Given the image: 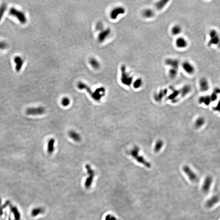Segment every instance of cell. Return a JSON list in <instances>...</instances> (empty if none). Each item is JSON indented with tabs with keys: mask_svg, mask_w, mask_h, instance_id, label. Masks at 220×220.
Masks as SVG:
<instances>
[{
	"mask_svg": "<svg viewBox=\"0 0 220 220\" xmlns=\"http://www.w3.org/2000/svg\"><path fill=\"white\" fill-rule=\"evenodd\" d=\"M207 46L209 47H214L220 48V35L216 29H211L209 31Z\"/></svg>",
	"mask_w": 220,
	"mask_h": 220,
	"instance_id": "1",
	"label": "cell"
},
{
	"mask_svg": "<svg viewBox=\"0 0 220 220\" xmlns=\"http://www.w3.org/2000/svg\"><path fill=\"white\" fill-rule=\"evenodd\" d=\"M139 151L140 149L138 146H134L130 151V155L138 163L143 165L147 168H150L151 166V163L146 161L143 156L139 155Z\"/></svg>",
	"mask_w": 220,
	"mask_h": 220,
	"instance_id": "2",
	"label": "cell"
},
{
	"mask_svg": "<svg viewBox=\"0 0 220 220\" xmlns=\"http://www.w3.org/2000/svg\"><path fill=\"white\" fill-rule=\"evenodd\" d=\"M120 70L121 82L125 86H130L134 81L133 76H132L127 71L126 67L125 65H123L121 66Z\"/></svg>",
	"mask_w": 220,
	"mask_h": 220,
	"instance_id": "3",
	"label": "cell"
},
{
	"mask_svg": "<svg viewBox=\"0 0 220 220\" xmlns=\"http://www.w3.org/2000/svg\"><path fill=\"white\" fill-rule=\"evenodd\" d=\"M85 167L87 171L88 176L85 181L84 185L85 187L88 189L90 188L93 183L94 178L95 176V173L89 165H86Z\"/></svg>",
	"mask_w": 220,
	"mask_h": 220,
	"instance_id": "4",
	"label": "cell"
},
{
	"mask_svg": "<svg viewBox=\"0 0 220 220\" xmlns=\"http://www.w3.org/2000/svg\"><path fill=\"white\" fill-rule=\"evenodd\" d=\"M9 14L15 17L22 24H24L27 22V18L23 12H22L15 8H12L9 12Z\"/></svg>",
	"mask_w": 220,
	"mask_h": 220,
	"instance_id": "5",
	"label": "cell"
},
{
	"mask_svg": "<svg viewBox=\"0 0 220 220\" xmlns=\"http://www.w3.org/2000/svg\"><path fill=\"white\" fill-rule=\"evenodd\" d=\"M183 71L189 75H193L196 72V68L193 64L189 61L185 60L181 64Z\"/></svg>",
	"mask_w": 220,
	"mask_h": 220,
	"instance_id": "6",
	"label": "cell"
},
{
	"mask_svg": "<svg viewBox=\"0 0 220 220\" xmlns=\"http://www.w3.org/2000/svg\"><path fill=\"white\" fill-rule=\"evenodd\" d=\"M126 9L122 6H118L113 8L110 12V17L113 20L118 18L119 15H124L126 13Z\"/></svg>",
	"mask_w": 220,
	"mask_h": 220,
	"instance_id": "7",
	"label": "cell"
},
{
	"mask_svg": "<svg viewBox=\"0 0 220 220\" xmlns=\"http://www.w3.org/2000/svg\"><path fill=\"white\" fill-rule=\"evenodd\" d=\"M175 47L179 49H184L188 46V42L186 38L182 36H178L175 40Z\"/></svg>",
	"mask_w": 220,
	"mask_h": 220,
	"instance_id": "8",
	"label": "cell"
},
{
	"mask_svg": "<svg viewBox=\"0 0 220 220\" xmlns=\"http://www.w3.org/2000/svg\"><path fill=\"white\" fill-rule=\"evenodd\" d=\"M183 170L190 181L194 182L197 181L198 180L197 176L189 166H184L183 167Z\"/></svg>",
	"mask_w": 220,
	"mask_h": 220,
	"instance_id": "9",
	"label": "cell"
},
{
	"mask_svg": "<svg viewBox=\"0 0 220 220\" xmlns=\"http://www.w3.org/2000/svg\"><path fill=\"white\" fill-rule=\"evenodd\" d=\"M164 63L166 66H169L170 68L178 69L181 66V64L179 59L169 57L167 58L165 60Z\"/></svg>",
	"mask_w": 220,
	"mask_h": 220,
	"instance_id": "10",
	"label": "cell"
},
{
	"mask_svg": "<svg viewBox=\"0 0 220 220\" xmlns=\"http://www.w3.org/2000/svg\"><path fill=\"white\" fill-rule=\"evenodd\" d=\"M45 112V109L43 107H38L36 108H29L26 110L27 115H38L43 114Z\"/></svg>",
	"mask_w": 220,
	"mask_h": 220,
	"instance_id": "11",
	"label": "cell"
},
{
	"mask_svg": "<svg viewBox=\"0 0 220 220\" xmlns=\"http://www.w3.org/2000/svg\"><path fill=\"white\" fill-rule=\"evenodd\" d=\"M199 86L202 92H206L210 89L209 81L205 77H202L199 80Z\"/></svg>",
	"mask_w": 220,
	"mask_h": 220,
	"instance_id": "12",
	"label": "cell"
},
{
	"mask_svg": "<svg viewBox=\"0 0 220 220\" xmlns=\"http://www.w3.org/2000/svg\"><path fill=\"white\" fill-rule=\"evenodd\" d=\"M212 178L210 176H208L206 177L204 181L202 187V191L204 193H207L210 190L211 185L212 183Z\"/></svg>",
	"mask_w": 220,
	"mask_h": 220,
	"instance_id": "13",
	"label": "cell"
},
{
	"mask_svg": "<svg viewBox=\"0 0 220 220\" xmlns=\"http://www.w3.org/2000/svg\"><path fill=\"white\" fill-rule=\"evenodd\" d=\"M142 16L146 19H151L155 16V12L153 9L150 8H146L142 12Z\"/></svg>",
	"mask_w": 220,
	"mask_h": 220,
	"instance_id": "14",
	"label": "cell"
},
{
	"mask_svg": "<svg viewBox=\"0 0 220 220\" xmlns=\"http://www.w3.org/2000/svg\"><path fill=\"white\" fill-rule=\"evenodd\" d=\"M105 89L104 87H100L96 89L94 92L92 98L96 101H99L101 98L105 95Z\"/></svg>",
	"mask_w": 220,
	"mask_h": 220,
	"instance_id": "15",
	"label": "cell"
},
{
	"mask_svg": "<svg viewBox=\"0 0 220 220\" xmlns=\"http://www.w3.org/2000/svg\"><path fill=\"white\" fill-rule=\"evenodd\" d=\"M168 92V90L166 89H161L159 90V91L155 94L154 96V99L157 102H160L163 98L166 96Z\"/></svg>",
	"mask_w": 220,
	"mask_h": 220,
	"instance_id": "16",
	"label": "cell"
},
{
	"mask_svg": "<svg viewBox=\"0 0 220 220\" xmlns=\"http://www.w3.org/2000/svg\"><path fill=\"white\" fill-rule=\"evenodd\" d=\"M182 32V27L179 24L174 25L170 29V33L174 36H179Z\"/></svg>",
	"mask_w": 220,
	"mask_h": 220,
	"instance_id": "17",
	"label": "cell"
},
{
	"mask_svg": "<svg viewBox=\"0 0 220 220\" xmlns=\"http://www.w3.org/2000/svg\"><path fill=\"white\" fill-rule=\"evenodd\" d=\"M220 197L218 195H214L207 201L205 204L206 206L208 208H211L217 204L220 200Z\"/></svg>",
	"mask_w": 220,
	"mask_h": 220,
	"instance_id": "18",
	"label": "cell"
},
{
	"mask_svg": "<svg viewBox=\"0 0 220 220\" xmlns=\"http://www.w3.org/2000/svg\"><path fill=\"white\" fill-rule=\"evenodd\" d=\"M14 61L16 64V70L17 72H19L21 70L24 64V60L20 56H16L14 59Z\"/></svg>",
	"mask_w": 220,
	"mask_h": 220,
	"instance_id": "19",
	"label": "cell"
},
{
	"mask_svg": "<svg viewBox=\"0 0 220 220\" xmlns=\"http://www.w3.org/2000/svg\"><path fill=\"white\" fill-rule=\"evenodd\" d=\"M111 33V30L110 28H107L100 32L98 37V40L100 42H102Z\"/></svg>",
	"mask_w": 220,
	"mask_h": 220,
	"instance_id": "20",
	"label": "cell"
},
{
	"mask_svg": "<svg viewBox=\"0 0 220 220\" xmlns=\"http://www.w3.org/2000/svg\"><path fill=\"white\" fill-rule=\"evenodd\" d=\"M191 90V86L189 85H185L179 90L181 98H183L188 94Z\"/></svg>",
	"mask_w": 220,
	"mask_h": 220,
	"instance_id": "21",
	"label": "cell"
},
{
	"mask_svg": "<svg viewBox=\"0 0 220 220\" xmlns=\"http://www.w3.org/2000/svg\"><path fill=\"white\" fill-rule=\"evenodd\" d=\"M169 2V0H159L155 3V8L157 10H161L166 7Z\"/></svg>",
	"mask_w": 220,
	"mask_h": 220,
	"instance_id": "22",
	"label": "cell"
},
{
	"mask_svg": "<svg viewBox=\"0 0 220 220\" xmlns=\"http://www.w3.org/2000/svg\"><path fill=\"white\" fill-rule=\"evenodd\" d=\"M180 95L179 90H174L172 93L167 97V99L172 101V102L176 103L177 100V97Z\"/></svg>",
	"mask_w": 220,
	"mask_h": 220,
	"instance_id": "23",
	"label": "cell"
},
{
	"mask_svg": "<svg viewBox=\"0 0 220 220\" xmlns=\"http://www.w3.org/2000/svg\"><path fill=\"white\" fill-rule=\"evenodd\" d=\"M77 88H78L79 89H80V90L85 89L92 97V96L93 95L94 92L92 91V90H91V89L89 87V86H88L86 84L83 83V82H79L77 85Z\"/></svg>",
	"mask_w": 220,
	"mask_h": 220,
	"instance_id": "24",
	"label": "cell"
},
{
	"mask_svg": "<svg viewBox=\"0 0 220 220\" xmlns=\"http://www.w3.org/2000/svg\"><path fill=\"white\" fill-rule=\"evenodd\" d=\"M198 101L199 104H204L206 106L209 105L212 102L210 95H204L200 97Z\"/></svg>",
	"mask_w": 220,
	"mask_h": 220,
	"instance_id": "25",
	"label": "cell"
},
{
	"mask_svg": "<svg viewBox=\"0 0 220 220\" xmlns=\"http://www.w3.org/2000/svg\"><path fill=\"white\" fill-rule=\"evenodd\" d=\"M69 135L71 139L74 140L75 142H79L81 140V137L80 135L75 131L73 130L70 131L69 133Z\"/></svg>",
	"mask_w": 220,
	"mask_h": 220,
	"instance_id": "26",
	"label": "cell"
},
{
	"mask_svg": "<svg viewBox=\"0 0 220 220\" xmlns=\"http://www.w3.org/2000/svg\"><path fill=\"white\" fill-rule=\"evenodd\" d=\"M205 122V119L204 118L202 117H199L195 121V127L196 128H200L204 125Z\"/></svg>",
	"mask_w": 220,
	"mask_h": 220,
	"instance_id": "27",
	"label": "cell"
},
{
	"mask_svg": "<svg viewBox=\"0 0 220 220\" xmlns=\"http://www.w3.org/2000/svg\"><path fill=\"white\" fill-rule=\"evenodd\" d=\"M55 141L54 139H51L49 141L47 144V152L49 154L52 153L54 151V143Z\"/></svg>",
	"mask_w": 220,
	"mask_h": 220,
	"instance_id": "28",
	"label": "cell"
},
{
	"mask_svg": "<svg viewBox=\"0 0 220 220\" xmlns=\"http://www.w3.org/2000/svg\"><path fill=\"white\" fill-rule=\"evenodd\" d=\"M143 81L142 79L140 77H139L133 81L132 85L133 87L134 88V89H137L142 87L143 85Z\"/></svg>",
	"mask_w": 220,
	"mask_h": 220,
	"instance_id": "29",
	"label": "cell"
},
{
	"mask_svg": "<svg viewBox=\"0 0 220 220\" xmlns=\"http://www.w3.org/2000/svg\"><path fill=\"white\" fill-rule=\"evenodd\" d=\"M163 145L164 143L162 140L161 139L157 140V142H156L154 146V150L155 152L156 153L159 152L163 148Z\"/></svg>",
	"mask_w": 220,
	"mask_h": 220,
	"instance_id": "30",
	"label": "cell"
},
{
	"mask_svg": "<svg viewBox=\"0 0 220 220\" xmlns=\"http://www.w3.org/2000/svg\"><path fill=\"white\" fill-rule=\"evenodd\" d=\"M178 69L170 68L168 71V74L170 78L174 79L178 75Z\"/></svg>",
	"mask_w": 220,
	"mask_h": 220,
	"instance_id": "31",
	"label": "cell"
},
{
	"mask_svg": "<svg viewBox=\"0 0 220 220\" xmlns=\"http://www.w3.org/2000/svg\"><path fill=\"white\" fill-rule=\"evenodd\" d=\"M89 63L94 69H98L100 67V64L96 59L94 58H91L89 60Z\"/></svg>",
	"mask_w": 220,
	"mask_h": 220,
	"instance_id": "32",
	"label": "cell"
},
{
	"mask_svg": "<svg viewBox=\"0 0 220 220\" xmlns=\"http://www.w3.org/2000/svg\"><path fill=\"white\" fill-rule=\"evenodd\" d=\"M44 212V210L41 207L34 208L32 211V215L33 216H36L39 214H42Z\"/></svg>",
	"mask_w": 220,
	"mask_h": 220,
	"instance_id": "33",
	"label": "cell"
},
{
	"mask_svg": "<svg viewBox=\"0 0 220 220\" xmlns=\"http://www.w3.org/2000/svg\"><path fill=\"white\" fill-rule=\"evenodd\" d=\"M7 5L5 3L3 4L0 7V21H1L2 18L3 17L4 14L7 9Z\"/></svg>",
	"mask_w": 220,
	"mask_h": 220,
	"instance_id": "34",
	"label": "cell"
},
{
	"mask_svg": "<svg viewBox=\"0 0 220 220\" xmlns=\"http://www.w3.org/2000/svg\"><path fill=\"white\" fill-rule=\"evenodd\" d=\"M70 103V100L67 97L64 98L62 99V100H61V104L62 105L65 107H66L69 105Z\"/></svg>",
	"mask_w": 220,
	"mask_h": 220,
	"instance_id": "35",
	"label": "cell"
},
{
	"mask_svg": "<svg viewBox=\"0 0 220 220\" xmlns=\"http://www.w3.org/2000/svg\"><path fill=\"white\" fill-rule=\"evenodd\" d=\"M212 102H214L217 100L218 98V95L213 91L212 93L210 95Z\"/></svg>",
	"mask_w": 220,
	"mask_h": 220,
	"instance_id": "36",
	"label": "cell"
},
{
	"mask_svg": "<svg viewBox=\"0 0 220 220\" xmlns=\"http://www.w3.org/2000/svg\"><path fill=\"white\" fill-rule=\"evenodd\" d=\"M105 220H117L115 216L111 214L107 215L105 217Z\"/></svg>",
	"mask_w": 220,
	"mask_h": 220,
	"instance_id": "37",
	"label": "cell"
},
{
	"mask_svg": "<svg viewBox=\"0 0 220 220\" xmlns=\"http://www.w3.org/2000/svg\"><path fill=\"white\" fill-rule=\"evenodd\" d=\"M213 109L216 111L219 112L220 113V100L217 103V105L214 107Z\"/></svg>",
	"mask_w": 220,
	"mask_h": 220,
	"instance_id": "38",
	"label": "cell"
},
{
	"mask_svg": "<svg viewBox=\"0 0 220 220\" xmlns=\"http://www.w3.org/2000/svg\"><path fill=\"white\" fill-rule=\"evenodd\" d=\"M7 43L3 42H0V49H3L7 47Z\"/></svg>",
	"mask_w": 220,
	"mask_h": 220,
	"instance_id": "39",
	"label": "cell"
},
{
	"mask_svg": "<svg viewBox=\"0 0 220 220\" xmlns=\"http://www.w3.org/2000/svg\"><path fill=\"white\" fill-rule=\"evenodd\" d=\"M97 29L98 30L102 29L103 28L102 24L101 23H98L96 25Z\"/></svg>",
	"mask_w": 220,
	"mask_h": 220,
	"instance_id": "40",
	"label": "cell"
},
{
	"mask_svg": "<svg viewBox=\"0 0 220 220\" xmlns=\"http://www.w3.org/2000/svg\"><path fill=\"white\" fill-rule=\"evenodd\" d=\"M213 92H214L215 93L219 95L220 94V88H215L213 90Z\"/></svg>",
	"mask_w": 220,
	"mask_h": 220,
	"instance_id": "41",
	"label": "cell"
}]
</instances>
